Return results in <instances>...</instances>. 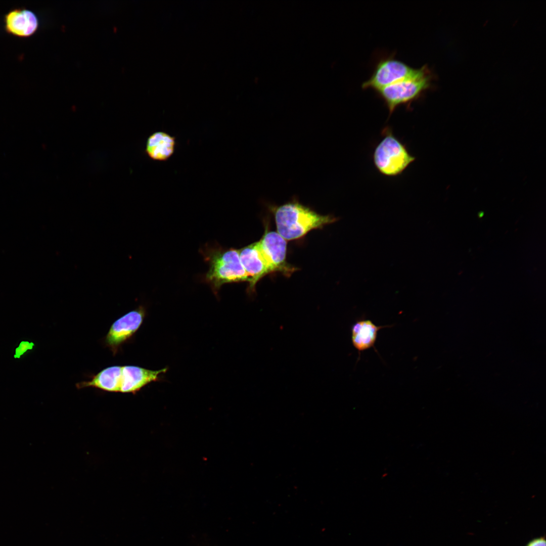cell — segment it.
I'll return each mask as SVG.
<instances>
[{"label": "cell", "mask_w": 546, "mask_h": 546, "mask_svg": "<svg viewBox=\"0 0 546 546\" xmlns=\"http://www.w3.org/2000/svg\"><path fill=\"white\" fill-rule=\"evenodd\" d=\"M167 369L154 371L134 366H112L102 370L88 381L77 384L78 388L93 387L114 392L132 393L152 382Z\"/></svg>", "instance_id": "1"}, {"label": "cell", "mask_w": 546, "mask_h": 546, "mask_svg": "<svg viewBox=\"0 0 546 546\" xmlns=\"http://www.w3.org/2000/svg\"><path fill=\"white\" fill-rule=\"evenodd\" d=\"M274 212L277 232L286 241L300 238L338 219L333 215L320 214L295 198L276 207Z\"/></svg>", "instance_id": "2"}, {"label": "cell", "mask_w": 546, "mask_h": 546, "mask_svg": "<svg viewBox=\"0 0 546 546\" xmlns=\"http://www.w3.org/2000/svg\"><path fill=\"white\" fill-rule=\"evenodd\" d=\"M435 76L427 65L418 68L413 76L386 86L377 94L384 102L389 112V117L399 107L412 110V104L421 99L424 94L433 87Z\"/></svg>", "instance_id": "3"}, {"label": "cell", "mask_w": 546, "mask_h": 546, "mask_svg": "<svg viewBox=\"0 0 546 546\" xmlns=\"http://www.w3.org/2000/svg\"><path fill=\"white\" fill-rule=\"evenodd\" d=\"M381 139L375 146L372 155L376 169L388 177L400 175L415 160L406 145L394 133L389 126L381 131Z\"/></svg>", "instance_id": "4"}, {"label": "cell", "mask_w": 546, "mask_h": 546, "mask_svg": "<svg viewBox=\"0 0 546 546\" xmlns=\"http://www.w3.org/2000/svg\"><path fill=\"white\" fill-rule=\"evenodd\" d=\"M204 256L209 264L205 280L215 294L223 284L250 282V277L241 262L239 250L210 248L204 250Z\"/></svg>", "instance_id": "5"}, {"label": "cell", "mask_w": 546, "mask_h": 546, "mask_svg": "<svg viewBox=\"0 0 546 546\" xmlns=\"http://www.w3.org/2000/svg\"><path fill=\"white\" fill-rule=\"evenodd\" d=\"M418 68L411 67L396 59L394 55L380 59L372 75L361 84L363 89H372L376 92L391 84L414 75Z\"/></svg>", "instance_id": "6"}, {"label": "cell", "mask_w": 546, "mask_h": 546, "mask_svg": "<svg viewBox=\"0 0 546 546\" xmlns=\"http://www.w3.org/2000/svg\"><path fill=\"white\" fill-rule=\"evenodd\" d=\"M255 243L271 272L278 271L289 274L293 270L286 262L287 241L277 232L266 231Z\"/></svg>", "instance_id": "7"}, {"label": "cell", "mask_w": 546, "mask_h": 546, "mask_svg": "<svg viewBox=\"0 0 546 546\" xmlns=\"http://www.w3.org/2000/svg\"><path fill=\"white\" fill-rule=\"evenodd\" d=\"M145 310L140 307L116 320L111 326L106 337V344L113 350L131 337L142 325Z\"/></svg>", "instance_id": "8"}, {"label": "cell", "mask_w": 546, "mask_h": 546, "mask_svg": "<svg viewBox=\"0 0 546 546\" xmlns=\"http://www.w3.org/2000/svg\"><path fill=\"white\" fill-rule=\"evenodd\" d=\"M39 20L30 10L19 8L11 10L4 17L6 32L13 36L25 38L33 35L39 27Z\"/></svg>", "instance_id": "9"}, {"label": "cell", "mask_w": 546, "mask_h": 546, "mask_svg": "<svg viewBox=\"0 0 546 546\" xmlns=\"http://www.w3.org/2000/svg\"><path fill=\"white\" fill-rule=\"evenodd\" d=\"M239 250L241 262L250 277L249 289L252 291L257 282L271 271L255 243Z\"/></svg>", "instance_id": "10"}, {"label": "cell", "mask_w": 546, "mask_h": 546, "mask_svg": "<svg viewBox=\"0 0 546 546\" xmlns=\"http://www.w3.org/2000/svg\"><path fill=\"white\" fill-rule=\"evenodd\" d=\"M392 325L377 326L371 320L365 318L357 320L351 329V341L354 347L357 350L359 357L361 352L375 347L378 333L382 329L392 327Z\"/></svg>", "instance_id": "11"}, {"label": "cell", "mask_w": 546, "mask_h": 546, "mask_svg": "<svg viewBox=\"0 0 546 546\" xmlns=\"http://www.w3.org/2000/svg\"><path fill=\"white\" fill-rule=\"evenodd\" d=\"M175 144L174 136L164 131H157L147 139L145 151L153 160L164 161L173 155Z\"/></svg>", "instance_id": "12"}, {"label": "cell", "mask_w": 546, "mask_h": 546, "mask_svg": "<svg viewBox=\"0 0 546 546\" xmlns=\"http://www.w3.org/2000/svg\"><path fill=\"white\" fill-rule=\"evenodd\" d=\"M33 346L34 344L32 342H29L28 341L21 342L19 344V346L15 349V354L14 355V357L19 358L28 350L32 349Z\"/></svg>", "instance_id": "13"}, {"label": "cell", "mask_w": 546, "mask_h": 546, "mask_svg": "<svg viewBox=\"0 0 546 546\" xmlns=\"http://www.w3.org/2000/svg\"><path fill=\"white\" fill-rule=\"evenodd\" d=\"M526 546H546L544 537L536 538L530 540Z\"/></svg>", "instance_id": "14"}, {"label": "cell", "mask_w": 546, "mask_h": 546, "mask_svg": "<svg viewBox=\"0 0 546 546\" xmlns=\"http://www.w3.org/2000/svg\"><path fill=\"white\" fill-rule=\"evenodd\" d=\"M483 215V213L482 212H481L480 214H479V215L480 217H482Z\"/></svg>", "instance_id": "15"}]
</instances>
